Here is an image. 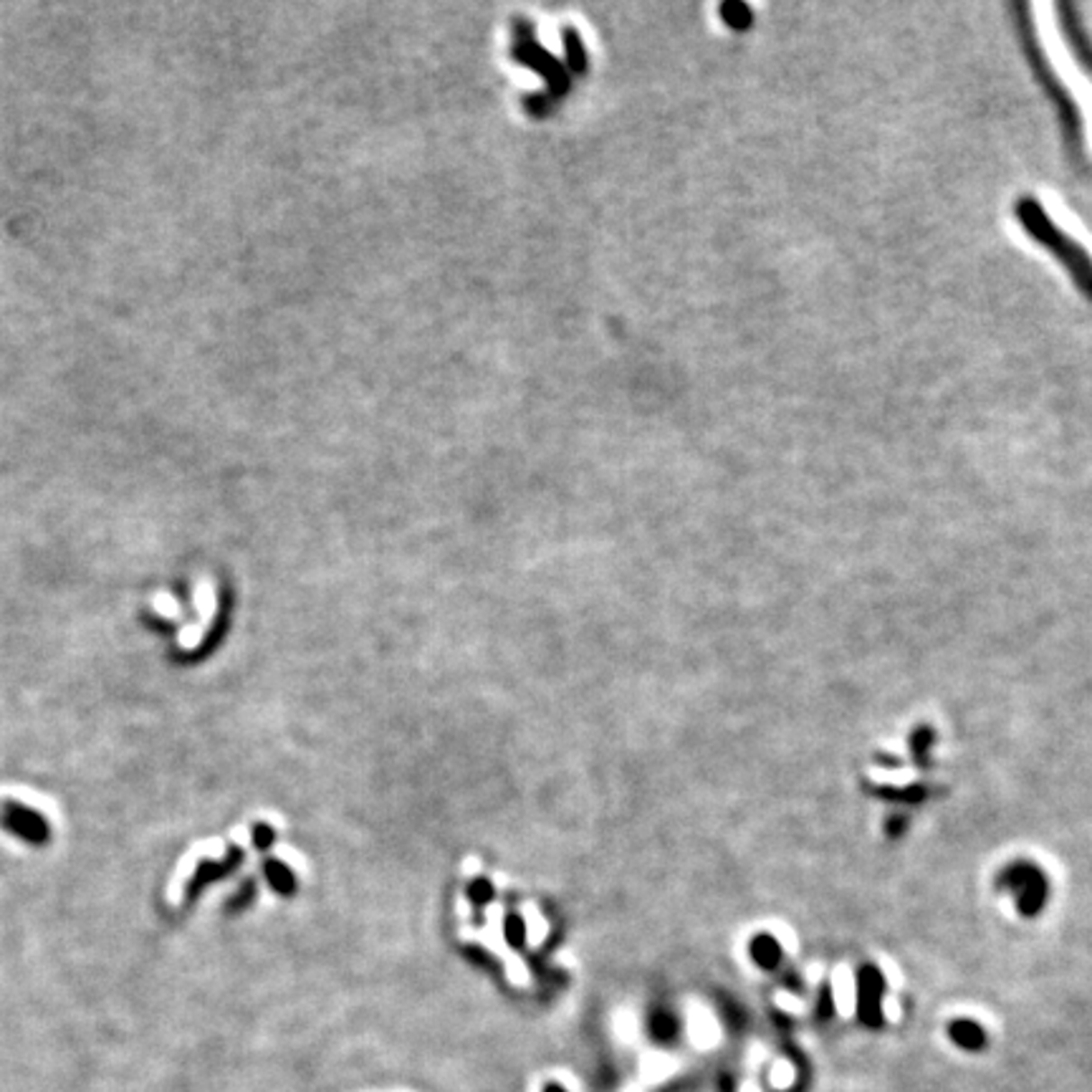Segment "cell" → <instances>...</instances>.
<instances>
[{"label":"cell","instance_id":"6da1fadb","mask_svg":"<svg viewBox=\"0 0 1092 1092\" xmlns=\"http://www.w3.org/2000/svg\"><path fill=\"white\" fill-rule=\"evenodd\" d=\"M1014 215H1016L1019 226L1025 228L1026 236L1037 240L1044 251H1050L1072 276L1079 293L1092 301V255L1044 213L1037 198H1029V195L1019 198L1014 205Z\"/></svg>","mask_w":1092,"mask_h":1092},{"label":"cell","instance_id":"7a4b0ae2","mask_svg":"<svg viewBox=\"0 0 1092 1092\" xmlns=\"http://www.w3.org/2000/svg\"><path fill=\"white\" fill-rule=\"evenodd\" d=\"M514 33H516V40H514V51H511V54H514V58H516L519 64L533 68L536 74L544 76L546 86H549V92L544 94L546 99L554 102V99H559V96L569 92V86H572L569 71H567V67H564L561 61H557L554 56L539 46V40L533 36L532 23H526L524 18H516V21H514Z\"/></svg>","mask_w":1092,"mask_h":1092},{"label":"cell","instance_id":"3957f363","mask_svg":"<svg viewBox=\"0 0 1092 1092\" xmlns=\"http://www.w3.org/2000/svg\"><path fill=\"white\" fill-rule=\"evenodd\" d=\"M997 888L1012 895L1019 916L1025 918H1037L1050 900V882L1042 867L1029 860H1016L1004 867L997 878Z\"/></svg>","mask_w":1092,"mask_h":1092},{"label":"cell","instance_id":"277c9868","mask_svg":"<svg viewBox=\"0 0 1092 1092\" xmlns=\"http://www.w3.org/2000/svg\"><path fill=\"white\" fill-rule=\"evenodd\" d=\"M882 997L885 979L878 966H863L857 971V1016L865 1026L882 1025Z\"/></svg>","mask_w":1092,"mask_h":1092},{"label":"cell","instance_id":"5b68a950","mask_svg":"<svg viewBox=\"0 0 1092 1092\" xmlns=\"http://www.w3.org/2000/svg\"><path fill=\"white\" fill-rule=\"evenodd\" d=\"M0 825L5 827L8 832L18 835L21 839L31 842V845H43L51 837L49 822L39 812L28 810L23 804H15V801H3L0 804Z\"/></svg>","mask_w":1092,"mask_h":1092},{"label":"cell","instance_id":"8992f818","mask_svg":"<svg viewBox=\"0 0 1092 1092\" xmlns=\"http://www.w3.org/2000/svg\"><path fill=\"white\" fill-rule=\"evenodd\" d=\"M748 956H751V961H754L759 969L774 971V969L782 963V959H784V948H782V944H779L774 935H769V933H756V935L751 938V944H748Z\"/></svg>","mask_w":1092,"mask_h":1092},{"label":"cell","instance_id":"52a82bcc","mask_svg":"<svg viewBox=\"0 0 1092 1092\" xmlns=\"http://www.w3.org/2000/svg\"><path fill=\"white\" fill-rule=\"evenodd\" d=\"M948 1037L953 1039V1044H959L961 1050H969V1052H979L986 1044L984 1026L979 1025V1022H973V1019H956V1022H951V1025H948Z\"/></svg>","mask_w":1092,"mask_h":1092},{"label":"cell","instance_id":"ba28073f","mask_svg":"<svg viewBox=\"0 0 1092 1092\" xmlns=\"http://www.w3.org/2000/svg\"><path fill=\"white\" fill-rule=\"evenodd\" d=\"M873 797L895 801V804H920L931 797V789L923 784L913 786H873Z\"/></svg>","mask_w":1092,"mask_h":1092},{"label":"cell","instance_id":"9c48e42d","mask_svg":"<svg viewBox=\"0 0 1092 1092\" xmlns=\"http://www.w3.org/2000/svg\"><path fill=\"white\" fill-rule=\"evenodd\" d=\"M561 40H564V54H567V64H564V67L569 68L572 74H585L589 61H586L585 43H582L579 31L574 26H564L561 28Z\"/></svg>","mask_w":1092,"mask_h":1092},{"label":"cell","instance_id":"30bf717a","mask_svg":"<svg viewBox=\"0 0 1092 1092\" xmlns=\"http://www.w3.org/2000/svg\"><path fill=\"white\" fill-rule=\"evenodd\" d=\"M721 18H723V23L729 28H733V31H747V28L754 26V11L748 8L747 3H738V0H729V3H723L719 8Z\"/></svg>","mask_w":1092,"mask_h":1092},{"label":"cell","instance_id":"8fae6325","mask_svg":"<svg viewBox=\"0 0 1092 1092\" xmlns=\"http://www.w3.org/2000/svg\"><path fill=\"white\" fill-rule=\"evenodd\" d=\"M933 738H935V733H933L931 726H918L916 731L910 733V738H908L910 754H913V759H916V764H920V766H928V754H931Z\"/></svg>","mask_w":1092,"mask_h":1092},{"label":"cell","instance_id":"7c38bea8","mask_svg":"<svg viewBox=\"0 0 1092 1092\" xmlns=\"http://www.w3.org/2000/svg\"><path fill=\"white\" fill-rule=\"evenodd\" d=\"M817 1014H819V1019H829L832 1014H835V999H832V989L829 986H822V991H819V1004H817Z\"/></svg>","mask_w":1092,"mask_h":1092},{"label":"cell","instance_id":"4fadbf2b","mask_svg":"<svg viewBox=\"0 0 1092 1092\" xmlns=\"http://www.w3.org/2000/svg\"><path fill=\"white\" fill-rule=\"evenodd\" d=\"M908 827V817L906 814H891L888 819H885V835L888 837H900L903 832H906Z\"/></svg>","mask_w":1092,"mask_h":1092},{"label":"cell","instance_id":"5bb4252c","mask_svg":"<svg viewBox=\"0 0 1092 1092\" xmlns=\"http://www.w3.org/2000/svg\"><path fill=\"white\" fill-rule=\"evenodd\" d=\"M875 761H878V764H885V766H892V769H898V766L903 764L898 756H880V754L875 756Z\"/></svg>","mask_w":1092,"mask_h":1092},{"label":"cell","instance_id":"9a60e30c","mask_svg":"<svg viewBox=\"0 0 1092 1092\" xmlns=\"http://www.w3.org/2000/svg\"><path fill=\"white\" fill-rule=\"evenodd\" d=\"M544 1092H564V1090H561L559 1085H549V1088H546Z\"/></svg>","mask_w":1092,"mask_h":1092}]
</instances>
